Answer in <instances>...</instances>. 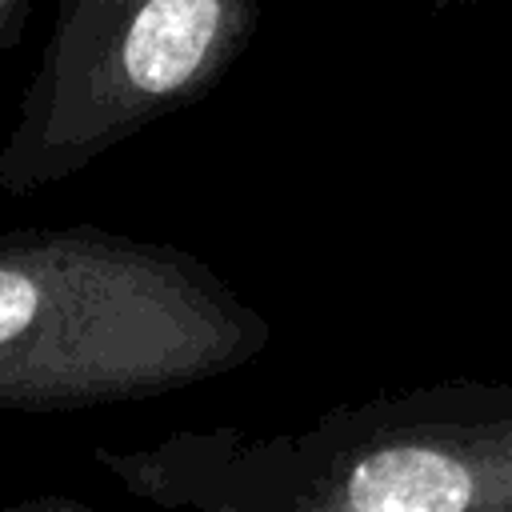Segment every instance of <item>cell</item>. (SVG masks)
I'll list each match as a JSON object with an SVG mask.
<instances>
[{"instance_id": "obj_3", "label": "cell", "mask_w": 512, "mask_h": 512, "mask_svg": "<svg viewBox=\"0 0 512 512\" xmlns=\"http://www.w3.org/2000/svg\"><path fill=\"white\" fill-rule=\"evenodd\" d=\"M260 0H60L0 148V192L28 196L204 96L248 48Z\"/></svg>"}, {"instance_id": "obj_2", "label": "cell", "mask_w": 512, "mask_h": 512, "mask_svg": "<svg viewBox=\"0 0 512 512\" xmlns=\"http://www.w3.org/2000/svg\"><path fill=\"white\" fill-rule=\"evenodd\" d=\"M124 488L188 508H512V384H436L328 412L300 436L180 432L96 452Z\"/></svg>"}, {"instance_id": "obj_1", "label": "cell", "mask_w": 512, "mask_h": 512, "mask_svg": "<svg viewBox=\"0 0 512 512\" xmlns=\"http://www.w3.org/2000/svg\"><path fill=\"white\" fill-rule=\"evenodd\" d=\"M268 324L188 252L100 228L0 236V408L72 412L252 360Z\"/></svg>"}]
</instances>
